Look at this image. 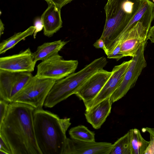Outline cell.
<instances>
[{
    "instance_id": "1",
    "label": "cell",
    "mask_w": 154,
    "mask_h": 154,
    "mask_svg": "<svg viewBox=\"0 0 154 154\" xmlns=\"http://www.w3.org/2000/svg\"><path fill=\"white\" fill-rule=\"evenodd\" d=\"M35 110L24 103H9L6 116L0 125V136L7 142L12 154H42L35 134Z\"/></svg>"
},
{
    "instance_id": "2",
    "label": "cell",
    "mask_w": 154,
    "mask_h": 154,
    "mask_svg": "<svg viewBox=\"0 0 154 154\" xmlns=\"http://www.w3.org/2000/svg\"><path fill=\"white\" fill-rule=\"evenodd\" d=\"M33 117L36 138L42 154H63L70 118H60L42 108L35 110Z\"/></svg>"
},
{
    "instance_id": "3",
    "label": "cell",
    "mask_w": 154,
    "mask_h": 154,
    "mask_svg": "<svg viewBox=\"0 0 154 154\" xmlns=\"http://www.w3.org/2000/svg\"><path fill=\"white\" fill-rule=\"evenodd\" d=\"M144 0H108L104 7L106 22L100 38L104 40L108 52Z\"/></svg>"
},
{
    "instance_id": "4",
    "label": "cell",
    "mask_w": 154,
    "mask_h": 154,
    "mask_svg": "<svg viewBox=\"0 0 154 154\" xmlns=\"http://www.w3.org/2000/svg\"><path fill=\"white\" fill-rule=\"evenodd\" d=\"M107 63L106 58L101 57L94 60L78 72L56 81L46 99L44 106L52 108L75 94L88 78L99 70L103 69Z\"/></svg>"
},
{
    "instance_id": "5",
    "label": "cell",
    "mask_w": 154,
    "mask_h": 154,
    "mask_svg": "<svg viewBox=\"0 0 154 154\" xmlns=\"http://www.w3.org/2000/svg\"><path fill=\"white\" fill-rule=\"evenodd\" d=\"M154 18V3L152 2L141 18L119 38L112 47L118 42H121V51L124 57H133L140 46L146 43L148 34Z\"/></svg>"
},
{
    "instance_id": "6",
    "label": "cell",
    "mask_w": 154,
    "mask_h": 154,
    "mask_svg": "<svg viewBox=\"0 0 154 154\" xmlns=\"http://www.w3.org/2000/svg\"><path fill=\"white\" fill-rule=\"evenodd\" d=\"M56 80L42 79L33 76L17 94L12 102L24 103L35 109H42L46 99Z\"/></svg>"
},
{
    "instance_id": "7",
    "label": "cell",
    "mask_w": 154,
    "mask_h": 154,
    "mask_svg": "<svg viewBox=\"0 0 154 154\" xmlns=\"http://www.w3.org/2000/svg\"><path fill=\"white\" fill-rule=\"evenodd\" d=\"M78 65L77 60H64L58 54L42 61L37 66L35 75L57 81L74 72Z\"/></svg>"
},
{
    "instance_id": "8",
    "label": "cell",
    "mask_w": 154,
    "mask_h": 154,
    "mask_svg": "<svg viewBox=\"0 0 154 154\" xmlns=\"http://www.w3.org/2000/svg\"><path fill=\"white\" fill-rule=\"evenodd\" d=\"M146 43L140 47L131 61L118 87L111 97L112 103H114L124 97L129 90L135 85L142 70L146 66L144 56Z\"/></svg>"
},
{
    "instance_id": "9",
    "label": "cell",
    "mask_w": 154,
    "mask_h": 154,
    "mask_svg": "<svg viewBox=\"0 0 154 154\" xmlns=\"http://www.w3.org/2000/svg\"><path fill=\"white\" fill-rule=\"evenodd\" d=\"M33 75L31 72H13L0 70V97L9 103L26 85Z\"/></svg>"
},
{
    "instance_id": "10",
    "label": "cell",
    "mask_w": 154,
    "mask_h": 154,
    "mask_svg": "<svg viewBox=\"0 0 154 154\" xmlns=\"http://www.w3.org/2000/svg\"><path fill=\"white\" fill-rule=\"evenodd\" d=\"M36 62L28 48L18 54L1 57L0 70L31 73L34 71Z\"/></svg>"
},
{
    "instance_id": "11",
    "label": "cell",
    "mask_w": 154,
    "mask_h": 154,
    "mask_svg": "<svg viewBox=\"0 0 154 154\" xmlns=\"http://www.w3.org/2000/svg\"><path fill=\"white\" fill-rule=\"evenodd\" d=\"M112 74L102 69L88 78L79 88L75 94L82 100L84 104L94 99L98 95Z\"/></svg>"
},
{
    "instance_id": "12",
    "label": "cell",
    "mask_w": 154,
    "mask_h": 154,
    "mask_svg": "<svg viewBox=\"0 0 154 154\" xmlns=\"http://www.w3.org/2000/svg\"><path fill=\"white\" fill-rule=\"evenodd\" d=\"M131 61V60L125 61L114 67L111 71V75L98 95L92 100L84 104L86 109L108 97H111L123 79Z\"/></svg>"
},
{
    "instance_id": "13",
    "label": "cell",
    "mask_w": 154,
    "mask_h": 154,
    "mask_svg": "<svg viewBox=\"0 0 154 154\" xmlns=\"http://www.w3.org/2000/svg\"><path fill=\"white\" fill-rule=\"evenodd\" d=\"M113 144L84 141L67 138L63 154H110Z\"/></svg>"
},
{
    "instance_id": "14",
    "label": "cell",
    "mask_w": 154,
    "mask_h": 154,
    "mask_svg": "<svg viewBox=\"0 0 154 154\" xmlns=\"http://www.w3.org/2000/svg\"><path fill=\"white\" fill-rule=\"evenodd\" d=\"M110 98L108 97L86 109L85 115L86 120L94 128H100L110 113L112 103Z\"/></svg>"
},
{
    "instance_id": "15",
    "label": "cell",
    "mask_w": 154,
    "mask_h": 154,
    "mask_svg": "<svg viewBox=\"0 0 154 154\" xmlns=\"http://www.w3.org/2000/svg\"><path fill=\"white\" fill-rule=\"evenodd\" d=\"M48 6L41 16L44 26V34L47 37L52 36L62 26L61 8L56 5L48 3Z\"/></svg>"
},
{
    "instance_id": "16",
    "label": "cell",
    "mask_w": 154,
    "mask_h": 154,
    "mask_svg": "<svg viewBox=\"0 0 154 154\" xmlns=\"http://www.w3.org/2000/svg\"><path fill=\"white\" fill-rule=\"evenodd\" d=\"M69 41L59 40L51 42H45L38 46L32 55L36 61L45 60L58 53Z\"/></svg>"
},
{
    "instance_id": "17",
    "label": "cell",
    "mask_w": 154,
    "mask_h": 154,
    "mask_svg": "<svg viewBox=\"0 0 154 154\" xmlns=\"http://www.w3.org/2000/svg\"><path fill=\"white\" fill-rule=\"evenodd\" d=\"M35 30V26H31L24 31L16 33L10 38L3 40L0 43V54L5 53L13 48L21 41L32 35Z\"/></svg>"
},
{
    "instance_id": "18",
    "label": "cell",
    "mask_w": 154,
    "mask_h": 154,
    "mask_svg": "<svg viewBox=\"0 0 154 154\" xmlns=\"http://www.w3.org/2000/svg\"><path fill=\"white\" fill-rule=\"evenodd\" d=\"M129 131L131 135V154H144L149 141L143 138L138 129H132Z\"/></svg>"
},
{
    "instance_id": "19",
    "label": "cell",
    "mask_w": 154,
    "mask_h": 154,
    "mask_svg": "<svg viewBox=\"0 0 154 154\" xmlns=\"http://www.w3.org/2000/svg\"><path fill=\"white\" fill-rule=\"evenodd\" d=\"M71 138L79 141L94 142L95 134L83 125L71 128L69 131Z\"/></svg>"
},
{
    "instance_id": "20",
    "label": "cell",
    "mask_w": 154,
    "mask_h": 154,
    "mask_svg": "<svg viewBox=\"0 0 154 154\" xmlns=\"http://www.w3.org/2000/svg\"><path fill=\"white\" fill-rule=\"evenodd\" d=\"M110 154H131L129 131L113 144Z\"/></svg>"
},
{
    "instance_id": "21",
    "label": "cell",
    "mask_w": 154,
    "mask_h": 154,
    "mask_svg": "<svg viewBox=\"0 0 154 154\" xmlns=\"http://www.w3.org/2000/svg\"><path fill=\"white\" fill-rule=\"evenodd\" d=\"M121 42L116 43L106 55L108 58L118 60L124 56L121 51Z\"/></svg>"
},
{
    "instance_id": "22",
    "label": "cell",
    "mask_w": 154,
    "mask_h": 154,
    "mask_svg": "<svg viewBox=\"0 0 154 154\" xmlns=\"http://www.w3.org/2000/svg\"><path fill=\"white\" fill-rule=\"evenodd\" d=\"M150 134V140L144 154H154V128L146 127L143 128Z\"/></svg>"
},
{
    "instance_id": "23",
    "label": "cell",
    "mask_w": 154,
    "mask_h": 154,
    "mask_svg": "<svg viewBox=\"0 0 154 154\" xmlns=\"http://www.w3.org/2000/svg\"><path fill=\"white\" fill-rule=\"evenodd\" d=\"M8 102L3 99L0 100V125L3 122L7 114L9 106Z\"/></svg>"
},
{
    "instance_id": "24",
    "label": "cell",
    "mask_w": 154,
    "mask_h": 154,
    "mask_svg": "<svg viewBox=\"0 0 154 154\" xmlns=\"http://www.w3.org/2000/svg\"><path fill=\"white\" fill-rule=\"evenodd\" d=\"M34 26L35 28V30L33 35L34 38H35L37 33L42 30L44 28L41 18L38 17L35 19L34 21Z\"/></svg>"
},
{
    "instance_id": "25",
    "label": "cell",
    "mask_w": 154,
    "mask_h": 154,
    "mask_svg": "<svg viewBox=\"0 0 154 154\" xmlns=\"http://www.w3.org/2000/svg\"><path fill=\"white\" fill-rule=\"evenodd\" d=\"M0 150L5 152L6 154H12L11 150L7 142L0 136Z\"/></svg>"
},
{
    "instance_id": "26",
    "label": "cell",
    "mask_w": 154,
    "mask_h": 154,
    "mask_svg": "<svg viewBox=\"0 0 154 154\" xmlns=\"http://www.w3.org/2000/svg\"><path fill=\"white\" fill-rule=\"evenodd\" d=\"M48 3H52L54 4L58 7L61 8L70 3L73 0H45Z\"/></svg>"
},
{
    "instance_id": "27",
    "label": "cell",
    "mask_w": 154,
    "mask_h": 154,
    "mask_svg": "<svg viewBox=\"0 0 154 154\" xmlns=\"http://www.w3.org/2000/svg\"><path fill=\"white\" fill-rule=\"evenodd\" d=\"M94 46L97 48H101L103 50L107 55L108 50L105 45L104 40L100 38L97 40L93 44Z\"/></svg>"
},
{
    "instance_id": "28",
    "label": "cell",
    "mask_w": 154,
    "mask_h": 154,
    "mask_svg": "<svg viewBox=\"0 0 154 154\" xmlns=\"http://www.w3.org/2000/svg\"><path fill=\"white\" fill-rule=\"evenodd\" d=\"M148 39L152 43H154V25L151 27L148 35Z\"/></svg>"
},
{
    "instance_id": "29",
    "label": "cell",
    "mask_w": 154,
    "mask_h": 154,
    "mask_svg": "<svg viewBox=\"0 0 154 154\" xmlns=\"http://www.w3.org/2000/svg\"><path fill=\"white\" fill-rule=\"evenodd\" d=\"M5 29L4 25L2 23L1 20H0V35L1 36L3 33Z\"/></svg>"
},
{
    "instance_id": "30",
    "label": "cell",
    "mask_w": 154,
    "mask_h": 154,
    "mask_svg": "<svg viewBox=\"0 0 154 154\" xmlns=\"http://www.w3.org/2000/svg\"><path fill=\"white\" fill-rule=\"evenodd\" d=\"M0 154H6V153L0 150Z\"/></svg>"
},
{
    "instance_id": "31",
    "label": "cell",
    "mask_w": 154,
    "mask_h": 154,
    "mask_svg": "<svg viewBox=\"0 0 154 154\" xmlns=\"http://www.w3.org/2000/svg\"><path fill=\"white\" fill-rule=\"evenodd\" d=\"M152 0L153 1V2H154V0Z\"/></svg>"
}]
</instances>
